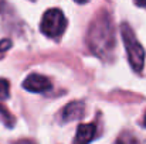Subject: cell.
<instances>
[{
	"mask_svg": "<svg viewBox=\"0 0 146 144\" xmlns=\"http://www.w3.org/2000/svg\"><path fill=\"white\" fill-rule=\"evenodd\" d=\"M88 44L90 48L102 58L105 55H111L115 47V34L106 13H102L92 21L88 31Z\"/></svg>",
	"mask_w": 146,
	"mask_h": 144,
	"instance_id": "cell-1",
	"label": "cell"
},
{
	"mask_svg": "<svg viewBox=\"0 0 146 144\" xmlns=\"http://www.w3.org/2000/svg\"><path fill=\"white\" fill-rule=\"evenodd\" d=\"M121 33H122V40L125 44L126 54H128V61H129L132 69L135 72H141L143 69V65H145V49L141 45V43L138 41L132 28L126 23L122 24Z\"/></svg>",
	"mask_w": 146,
	"mask_h": 144,
	"instance_id": "cell-2",
	"label": "cell"
},
{
	"mask_svg": "<svg viewBox=\"0 0 146 144\" xmlns=\"http://www.w3.org/2000/svg\"><path fill=\"white\" fill-rule=\"evenodd\" d=\"M67 27V20L60 9H50L44 13L41 20V33L50 38H58L62 36Z\"/></svg>",
	"mask_w": 146,
	"mask_h": 144,
	"instance_id": "cell-3",
	"label": "cell"
},
{
	"mask_svg": "<svg viewBox=\"0 0 146 144\" xmlns=\"http://www.w3.org/2000/svg\"><path fill=\"white\" fill-rule=\"evenodd\" d=\"M23 88L33 92V93H44L48 92L50 89L52 88V84L48 78L38 75V74H30L24 82H23Z\"/></svg>",
	"mask_w": 146,
	"mask_h": 144,
	"instance_id": "cell-4",
	"label": "cell"
},
{
	"mask_svg": "<svg viewBox=\"0 0 146 144\" xmlns=\"http://www.w3.org/2000/svg\"><path fill=\"white\" fill-rule=\"evenodd\" d=\"M85 112V103L84 102H71L62 109V122L70 123L72 120H78L84 116Z\"/></svg>",
	"mask_w": 146,
	"mask_h": 144,
	"instance_id": "cell-5",
	"label": "cell"
},
{
	"mask_svg": "<svg viewBox=\"0 0 146 144\" xmlns=\"http://www.w3.org/2000/svg\"><path fill=\"white\" fill-rule=\"evenodd\" d=\"M97 136V126L95 123H88V124H80L74 144H90Z\"/></svg>",
	"mask_w": 146,
	"mask_h": 144,
	"instance_id": "cell-6",
	"label": "cell"
},
{
	"mask_svg": "<svg viewBox=\"0 0 146 144\" xmlns=\"http://www.w3.org/2000/svg\"><path fill=\"white\" fill-rule=\"evenodd\" d=\"M0 114L3 116V120H4V124H6V126H9V127H13V126H14V117L9 113L7 109L3 107L1 105H0Z\"/></svg>",
	"mask_w": 146,
	"mask_h": 144,
	"instance_id": "cell-7",
	"label": "cell"
},
{
	"mask_svg": "<svg viewBox=\"0 0 146 144\" xmlns=\"http://www.w3.org/2000/svg\"><path fill=\"white\" fill-rule=\"evenodd\" d=\"M10 95V85L6 79H0V100L7 99Z\"/></svg>",
	"mask_w": 146,
	"mask_h": 144,
	"instance_id": "cell-8",
	"label": "cell"
},
{
	"mask_svg": "<svg viewBox=\"0 0 146 144\" xmlns=\"http://www.w3.org/2000/svg\"><path fill=\"white\" fill-rule=\"evenodd\" d=\"M116 144H138V141H136V139L133 136H131L128 133H123L122 136H119Z\"/></svg>",
	"mask_w": 146,
	"mask_h": 144,
	"instance_id": "cell-9",
	"label": "cell"
},
{
	"mask_svg": "<svg viewBox=\"0 0 146 144\" xmlns=\"http://www.w3.org/2000/svg\"><path fill=\"white\" fill-rule=\"evenodd\" d=\"M10 45H11L10 40H3V41H0V51H4V49L10 48Z\"/></svg>",
	"mask_w": 146,
	"mask_h": 144,
	"instance_id": "cell-10",
	"label": "cell"
},
{
	"mask_svg": "<svg viewBox=\"0 0 146 144\" xmlns=\"http://www.w3.org/2000/svg\"><path fill=\"white\" fill-rule=\"evenodd\" d=\"M135 3H136L139 7H146V0H135Z\"/></svg>",
	"mask_w": 146,
	"mask_h": 144,
	"instance_id": "cell-11",
	"label": "cell"
},
{
	"mask_svg": "<svg viewBox=\"0 0 146 144\" xmlns=\"http://www.w3.org/2000/svg\"><path fill=\"white\" fill-rule=\"evenodd\" d=\"M74 1H77V3H80V4H82V3H87L88 0H74Z\"/></svg>",
	"mask_w": 146,
	"mask_h": 144,
	"instance_id": "cell-12",
	"label": "cell"
},
{
	"mask_svg": "<svg viewBox=\"0 0 146 144\" xmlns=\"http://www.w3.org/2000/svg\"><path fill=\"white\" fill-rule=\"evenodd\" d=\"M17 144H34V143H31V141H20V143H17Z\"/></svg>",
	"mask_w": 146,
	"mask_h": 144,
	"instance_id": "cell-13",
	"label": "cell"
},
{
	"mask_svg": "<svg viewBox=\"0 0 146 144\" xmlns=\"http://www.w3.org/2000/svg\"><path fill=\"white\" fill-rule=\"evenodd\" d=\"M143 126L146 127V113H145V119H143Z\"/></svg>",
	"mask_w": 146,
	"mask_h": 144,
	"instance_id": "cell-14",
	"label": "cell"
}]
</instances>
